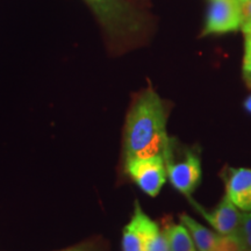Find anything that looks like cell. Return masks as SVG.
Returning <instances> with one entry per match:
<instances>
[{"label": "cell", "instance_id": "cell-1", "mask_svg": "<svg viewBox=\"0 0 251 251\" xmlns=\"http://www.w3.org/2000/svg\"><path fill=\"white\" fill-rule=\"evenodd\" d=\"M169 142L164 103L149 87L137 97L128 112L124 135L125 162L164 155Z\"/></svg>", "mask_w": 251, "mask_h": 251}, {"label": "cell", "instance_id": "cell-2", "mask_svg": "<svg viewBox=\"0 0 251 251\" xmlns=\"http://www.w3.org/2000/svg\"><path fill=\"white\" fill-rule=\"evenodd\" d=\"M163 157L169 181L181 194L191 198L201 180L202 169L199 152L194 149H185L183 156L176 159L169 150H165Z\"/></svg>", "mask_w": 251, "mask_h": 251}, {"label": "cell", "instance_id": "cell-3", "mask_svg": "<svg viewBox=\"0 0 251 251\" xmlns=\"http://www.w3.org/2000/svg\"><path fill=\"white\" fill-rule=\"evenodd\" d=\"M126 172L144 193L156 197L168 179L163 155L134 158L125 162Z\"/></svg>", "mask_w": 251, "mask_h": 251}, {"label": "cell", "instance_id": "cell-4", "mask_svg": "<svg viewBox=\"0 0 251 251\" xmlns=\"http://www.w3.org/2000/svg\"><path fill=\"white\" fill-rule=\"evenodd\" d=\"M242 2L240 0H211L202 35L241 29Z\"/></svg>", "mask_w": 251, "mask_h": 251}, {"label": "cell", "instance_id": "cell-5", "mask_svg": "<svg viewBox=\"0 0 251 251\" xmlns=\"http://www.w3.org/2000/svg\"><path fill=\"white\" fill-rule=\"evenodd\" d=\"M158 231V225L143 212L136 201L133 218L124 229L122 251H148L150 242Z\"/></svg>", "mask_w": 251, "mask_h": 251}, {"label": "cell", "instance_id": "cell-6", "mask_svg": "<svg viewBox=\"0 0 251 251\" xmlns=\"http://www.w3.org/2000/svg\"><path fill=\"white\" fill-rule=\"evenodd\" d=\"M191 202L196 207L197 211L207 220V222L215 229L216 233L225 235V236H234L236 234L238 225H240L241 212L227 196L224 197V199L212 212L203 211L201 206L192 200Z\"/></svg>", "mask_w": 251, "mask_h": 251}, {"label": "cell", "instance_id": "cell-7", "mask_svg": "<svg viewBox=\"0 0 251 251\" xmlns=\"http://www.w3.org/2000/svg\"><path fill=\"white\" fill-rule=\"evenodd\" d=\"M226 196L243 212H251V169H229L226 178Z\"/></svg>", "mask_w": 251, "mask_h": 251}, {"label": "cell", "instance_id": "cell-8", "mask_svg": "<svg viewBox=\"0 0 251 251\" xmlns=\"http://www.w3.org/2000/svg\"><path fill=\"white\" fill-rule=\"evenodd\" d=\"M180 222L190 233L198 251H216L221 246L225 235L209 230L190 215L181 214Z\"/></svg>", "mask_w": 251, "mask_h": 251}, {"label": "cell", "instance_id": "cell-9", "mask_svg": "<svg viewBox=\"0 0 251 251\" xmlns=\"http://www.w3.org/2000/svg\"><path fill=\"white\" fill-rule=\"evenodd\" d=\"M170 251H198L190 233L183 225H172L165 229Z\"/></svg>", "mask_w": 251, "mask_h": 251}, {"label": "cell", "instance_id": "cell-10", "mask_svg": "<svg viewBox=\"0 0 251 251\" xmlns=\"http://www.w3.org/2000/svg\"><path fill=\"white\" fill-rule=\"evenodd\" d=\"M242 249L251 251V212L241 213L240 225L234 235Z\"/></svg>", "mask_w": 251, "mask_h": 251}, {"label": "cell", "instance_id": "cell-11", "mask_svg": "<svg viewBox=\"0 0 251 251\" xmlns=\"http://www.w3.org/2000/svg\"><path fill=\"white\" fill-rule=\"evenodd\" d=\"M148 251H170L168 236L165 230H159L156 236L152 238L148 247Z\"/></svg>", "mask_w": 251, "mask_h": 251}, {"label": "cell", "instance_id": "cell-12", "mask_svg": "<svg viewBox=\"0 0 251 251\" xmlns=\"http://www.w3.org/2000/svg\"><path fill=\"white\" fill-rule=\"evenodd\" d=\"M251 29V0L242 2V25L241 30L246 33Z\"/></svg>", "mask_w": 251, "mask_h": 251}, {"label": "cell", "instance_id": "cell-13", "mask_svg": "<svg viewBox=\"0 0 251 251\" xmlns=\"http://www.w3.org/2000/svg\"><path fill=\"white\" fill-rule=\"evenodd\" d=\"M243 34H244V56H247L251 52V29H249Z\"/></svg>", "mask_w": 251, "mask_h": 251}, {"label": "cell", "instance_id": "cell-14", "mask_svg": "<svg viewBox=\"0 0 251 251\" xmlns=\"http://www.w3.org/2000/svg\"><path fill=\"white\" fill-rule=\"evenodd\" d=\"M243 71H244V74H246V76H251V52L249 55L244 56Z\"/></svg>", "mask_w": 251, "mask_h": 251}, {"label": "cell", "instance_id": "cell-15", "mask_svg": "<svg viewBox=\"0 0 251 251\" xmlns=\"http://www.w3.org/2000/svg\"><path fill=\"white\" fill-rule=\"evenodd\" d=\"M243 105H244V108H246L249 113H251V94L246 99V101H244Z\"/></svg>", "mask_w": 251, "mask_h": 251}, {"label": "cell", "instance_id": "cell-16", "mask_svg": "<svg viewBox=\"0 0 251 251\" xmlns=\"http://www.w3.org/2000/svg\"><path fill=\"white\" fill-rule=\"evenodd\" d=\"M240 251H250V250H247V249H241Z\"/></svg>", "mask_w": 251, "mask_h": 251}, {"label": "cell", "instance_id": "cell-17", "mask_svg": "<svg viewBox=\"0 0 251 251\" xmlns=\"http://www.w3.org/2000/svg\"><path fill=\"white\" fill-rule=\"evenodd\" d=\"M240 1H241V2H244V1H247V0H240Z\"/></svg>", "mask_w": 251, "mask_h": 251}]
</instances>
